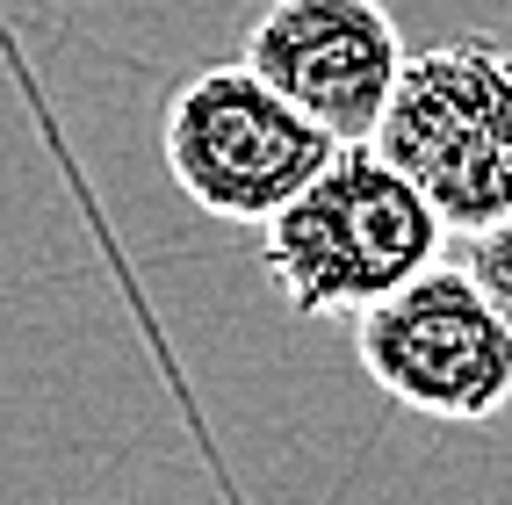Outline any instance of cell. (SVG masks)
Masks as SVG:
<instances>
[{"mask_svg": "<svg viewBox=\"0 0 512 505\" xmlns=\"http://www.w3.org/2000/svg\"><path fill=\"white\" fill-rule=\"evenodd\" d=\"M368 145L412 181L448 231L512 210V51L498 37H455L397 65V87Z\"/></svg>", "mask_w": 512, "mask_h": 505, "instance_id": "7a4b0ae2", "label": "cell"}, {"mask_svg": "<svg viewBox=\"0 0 512 505\" xmlns=\"http://www.w3.org/2000/svg\"><path fill=\"white\" fill-rule=\"evenodd\" d=\"M238 65H253L332 145H361L397 87L404 37L383 0H267Z\"/></svg>", "mask_w": 512, "mask_h": 505, "instance_id": "5b68a950", "label": "cell"}, {"mask_svg": "<svg viewBox=\"0 0 512 505\" xmlns=\"http://www.w3.org/2000/svg\"><path fill=\"white\" fill-rule=\"evenodd\" d=\"M448 224L397 166L361 145H332V159L267 217L260 267L296 318H339L390 296L440 253Z\"/></svg>", "mask_w": 512, "mask_h": 505, "instance_id": "6da1fadb", "label": "cell"}, {"mask_svg": "<svg viewBox=\"0 0 512 505\" xmlns=\"http://www.w3.org/2000/svg\"><path fill=\"white\" fill-rule=\"evenodd\" d=\"M354 340L368 383L419 419L491 426L512 404V325L469 282V267L426 260L412 282L361 303Z\"/></svg>", "mask_w": 512, "mask_h": 505, "instance_id": "3957f363", "label": "cell"}, {"mask_svg": "<svg viewBox=\"0 0 512 505\" xmlns=\"http://www.w3.org/2000/svg\"><path fill=\"white\" fill-rule=\"evenodd\" d=\"M159 145L181 195L224 224H267L332 159V138L289 109L253 65H210L181 80L159 116Z\"/></svg>", "mask_w": 512, "mask_h": 505, "instance_id": "277c9868", "label": "cell"}, {"mask_svg": "<svg viewBox=\"0 0 512 505\" xmlns=\"http://www.w3.org/2000/svg\"><path fill=\"white\" fill-rule=\"evenodd\" d=\"M462 267H469V282L491 296V311L512 325V210L469 231V260Z\"/></svg>", "mask_w": 512, "mask_h": 505, "instance_id": "8992f818", "label": "cell"}]
</instances>
